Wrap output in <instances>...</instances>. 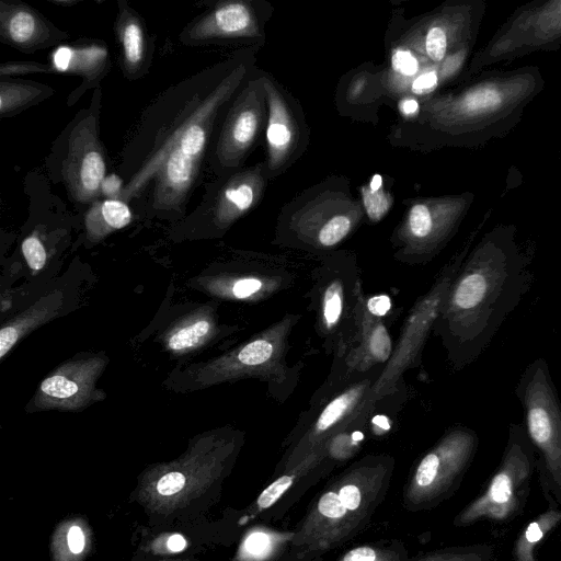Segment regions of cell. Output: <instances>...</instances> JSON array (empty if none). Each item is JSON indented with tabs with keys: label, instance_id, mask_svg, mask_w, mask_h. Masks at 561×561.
Listing matches in <instances>:
<instances>
[{
	"label": "cell",
	"instance_id": "6da1fadb",
	"mask_svg": "<svg viewBox=\"0 0 561 561\" xmlns=\"http://www.w3.org/2000/svg\"><path fill=\"white\" fill-rule=\"evenodd\" d=\"M248 75L244 57L205 68L169 88L144 113L122 154L121 201L128 203L152 182L164 158L179 150L203 164L216 124Z\"/></svg>",
	"mask_w": 561,
	"mask_h": 561
},
{
	"label": "cell",
	"instance_id": "7a4b0ae2",
	"mask_svg": "<svg viewBox=\"0 0 561 561\" xmlns=\"http://www.w3.org/2000/svg\"><path fill=\"white\" fill-rule=\"evenodd\" d=\"M533 279L528 262L508 242L488 238L468 253L433 328L454 370L480 357Z\"/></svg>",
	"mask_w": 561,
	"mask_h": 561
},
{
	"label": "cell",
	"instance_id": "3957f363",
	"mask_svg": "<svg viewBox=\"0 0 561 561\" xmlns=\"http://www.w3.org/2000/svg\"><path fill=\"white\" fill-rule=\"evenodd\" d=\"M524 427L536 451V472L548 507H561V401L547 362L539 357L522 374L515 389Z\"/></svg>",
	"mask_w": 561,
	"mask_h": 561
},
{
	"label": "cell",
	"instance_id": "277c9868",
	"mask_svg": "<svg viewBox=\"0 0 561 561\" xmlns=\"http://www.w3.org/2000/svg\"><path fill=\"white\" fill-rule=\"evenodd\" d=\"M301 314L286 313L276 322L228 352L197 365L190 375L196 388L227 381L256 378L277 389L294 385V369L288 367L289 336Z\"/></svg>",
	"mask_w": 561,
	"mask_h": 561
},
{
	"label": "cell",
	"instance_id": "5b68a950",
	"mask_svg": "<svg viewBox=\"0 0 561 561\" xmlns=\"http://www.w3.org/2000/svg\"><path fill=\"white\" fill-rule=\"evenodd\" d=\"M306 297L314 316V329L327 355L333 360L346 350L356 328L364 289L353 257L330 253L310 273Z\"/></svg>",
	"mask_w": 561,
	"mask_h": 561
},
{
	"label": "cell",
	"instance_id": "8992f818",
	"mask_svg": "<svg viewBox=\"0 0 561 561\" xmlns=\"http://www.w3.org/2000/svg\"><path fill=\"white\" fill-rule=\"evenodd\" d=\"M536 472V451L524 424L512 423L501 461L484 489L461 515L462 523L486 520L495 526L523 515Z\"/></svg>",
	"mask_w": 561,
	"mask_h": 561
},
{
	"label": "cell",
	"instance_id": "52a82bcc",
	"mask_svg": "<svg viewBox=\"0 0 561 561\" xmlns=\"http://www.w3.org/2000/svg\"><path fill=\"white\" fill-rule=\"evenodd\" d=\"M470 241L444 265L431 288L410 309L388 363L382 367L371 396L376 402L399 390L403 374L419 365L422 351L440 313L447 291L469 253Z\"/></svg>",
	"mask_w": 561,
	"mask_h": 561
},
{
	"label": "cell",
	"instance_id": "ba28073f",
	"mask_svg": "<svg viewBox=\"0 0 561 561\" xmlns=\"http://www.w3.org/2000/svg\"><path fill=\"white\" fill-rule=\"evenodd\" d=\"M534 91L526 76L481 81L457 95L428 103L432 123L444 129H465L491 123L517 107Z\"/></svg>",
	"mask_w": 561,
	"mask_h": 561
},
{
	"label": "cell",
	"instance_id": "9c48e42d",
	"mask_svg": "<svg viewBox=\"0 0 561 561\" xmlns=\"http://www.w3.org/2000/svg\"><path fill=\"white\" fill-rule=\"evenodd\" d=\"M100 104L101 90L98 87L91 106L78 113L73 121L61 162V178L67 191L82 204L98 199L106 176L105 150L99 133Z\"/></svg>",
	"mask_w": 561,
	"mask_h": 561
},
{
	"label": "cell",
	"instance_id": "30bf717a",
	"mask_svg": "<svg viewBox=\"0 0 561 561\" xmlns=\"http://www.w3.org/2000/svg\"><path fill=\"white\" fill-rule=\"evenodd\" d=\"M393 343L381 311L363 296L353 336L342 354L333 360L331 374L311 400H324L351 380L381 370L393 351Z\"/></svg>",
	"mask_w": 561,
	"mask_h": 561
},
{
	"label": "cell",
	"instance_id": "8fae6325",
	"mask_svg": "<svg viewBox=\"0 0 561 561\" xmlns=\"http://www.w3.org/2000/svg\"><path fill=\"white\" fill-rule=\"evenodd\" d=\"M463 205L465 202L458 198L413 204L394 233V257L411 265L431 261L451 237Z\"/></svg>",
	"mask_w": 561,
	"mask_h": 561
},
{
	"label": "cell",
	"instance_id": "7c38bea8",
	"mask_svg": "<svg viewBox=\"0 0 561 561\" xmlns=\"http://www.w3.org/2000/svg\"><path fill=\"white\" fill-rule=\"evenodd\" d=\"M265 101L262 77L249 80L237 93L213 147L210 164L216 174L239 168L261 131Z\"/></svg>",
	"mask_w": 561,
	"mask_h": 561
},
{
	"label": "cell",
	"instance_id": "4fadbf2b",
	"mask_svg": "<svg viewBox=\"0 0 561 561\" xmlns=\"http://www.w3.org/2000/svg\"><path fill=\"white\" fill-rule=\"evenodd\" d=\"M107 365L104 354L76 356L50 371L39 383L28 408L34 411H80L105 393L96 381Z\"/></svg>",
	"mask_w": 561,
	"mask_h": 561
},
{
	"label": "cell",
	"instance_id": "5bb4252c",
	"mask_svg": "<svg viewBox=\"0 0 561 561\" xmlns=\"http://www.w3.org/2000/svg\"><path fill=\"white\" fill-rule=\"evenodd\" d=\"M298 272L285 261L260 259L240 270L219 272L204 280L209 295L230 301L262 302L293 288Z\"/></svg>",
	"mask_w": 561,
	"mask_h": 561
},
{
	"label": "cell",
	"instance_id": "9a60e30c",
	"mask_svg": "<svg viewBox=\"0 0 561 561\" xmlns=\"http://www.w3.org/2000/svg\"><path fill=\"white\" fill-rule=\"evenodd\" d=\"M561 37V0L519 11L486 46L479 65L543 47Z\"/></svg>",
	"mask_w": 561,
	"mask_h": 561
},
{
	"label": "cell",
	"instance_id": "2e32d148",
	"mask_svg": "<svg viewBox=\"0 0 561 561\" xmlns=\"http://www.w3.org/2000/svg\"><path fill=\"white\" fill-rule=\"evenodd\" d=\"M380 374L375 370L355 378L317 404L310 405L301 415L300 444L313 445L343 428L366 407L378 403L373 399V386Z\"/></svg>",
	"mask_w": 561,
	"mask_h": 561
},
{
	"label": "cell",
	"instance_id": "e0dca14e",
	"mask_svg": "<svg viewBox=\"0 0 561 561\" xmlns=\"http://www.w3.org/2000/svg\"><path fill=\"white\" fill-rule=\"evenodd\" d=\"M260 35L253 7L247 1L217 2L190 22L179 39L187 46L220 45Z\"/></svg>",
	"mask_w": 561,
	"mask_h": 561
},
{
	"label": "cell",
	"instance_id": "ac0fdd59",
	"mask_svg": "<svg viewBox=\"0 0 561 561\" xmlns=\"http://www.w3.org/2000/svg\"><path fill=\"white\" fill-rule=\"evenodd\" d=\"M69 37L34 8L14 1L0 2V39L25 54L60 44Z\"/></svg>",
	"mask_w": 561,
	"mask_h": 561
},
{
	"label": "cell",
	"instance_id": "d6986e66",
	"mask_svg": "<svg viewBox=\"0 0 561 561\" xmlns=\"http://www.w3.org/2000/svg\"><path fill=\"white\" fill-rule=\"evenodd\" d=\"M110 68L111 59L105 43L82 38L58 45L49 55L46 73L76 75L82 79L78 89L69 94L67 103L72 105L87 90L98 88Z\"/></svg>",
	"mask_w": 561,
	"mask_h": 561
},
{
	"label": "cell",
	"instance_id": "ffe728a7",
	"mask_svg": "<svg viewBox=\"0 0 561 561\" xmlns=\"http://www.w3.org/2000/svg\"><path fill=\"white\" fill-rule=\"evenodd\" d=\"M264 186L262 169L233 174L218 191L211 204V222L220 230L228 229L259 202Z\"/></svg>",
	"mask_w": 561,
	"mask_h": 561
},
{
	"label": "cell",
	"instance_id": "44dd1931",
	"mask_svg": "<svg viewBox=\"0 0 561 561\" xmlns=\"http://www.w3.org/2000/svg\"><path fill=\"white\" fill-rule=\"evenodd\" d=\"M114 30L119 45V64L128 80L144 77L151 62L152 43L142 19L126 1H118Z\"/></svg>",
	"mask_w": 561,
	"mask_h": 561
},
{
	"label": "cell",
	"instance_id": "7402d4cb",
	"mask_svg": "<svg viewBox=\"0 0 561 561\" xmlns=\"http://www.w3.org/2000/svg\"><path fill=\"white\" fill-rule=\"evenodd\" d=\"M268 107L266 144L268 167L278 169L290 152L297 140V127L280 92L267 77H262Z\"/></svg>",
	"mask_w": 561,
	"mask_h": 561
},
{
	"label": "cell",
	"instance_id": "603a6c76",
	"mask_svg": "<svg viewBox=\"0 0 561 561\" xmlns=\"http://www.w3.org/2000/svg\"><path fill=\"white\" fill-rule=\"evenodd\" d=\"M219 332L215 311L204 306L173 323L161 341L168 352L181 356L209 344Z\"/></svg>",
	"mask_w": 561,
	"mask_h": 561
},
{
	"label": "cell",
	"instance_id": "cb8c5ba5",
	"mask_svg": "<svg viewBox=\"0 0 561 561\" xmlns=\"http://www.w3.org/2000/svg\"><path fill=\"white\" fill-rule=\"evenodd\" d=\"M62 305L64 295L56 289L3 323L0 331V358L3 359L15 344L31 331L57 317Z\"/></svg>",
	"mask_w": 561,
	"mask_h": 561
},
{
	"label": "cell",
	"instance_id": "d4e9b609",
	"mask_svg": "<svg viewBox=\"0 0 561 561\" xmlns=\"http://www.w3.org/2000/svg\"><path fill=\"white\" fill-rule=\"evenodd\" d=\"M133 219L127 203L104 198L94 201L85 214V230L90 241L99 242L115 230L126 227Z\"/></svg>",
	"mask_w": 561,
	"mask_h": 561
},
{
	"label": "cell",
	"instance_id": "484cf974",
	"mask_svg": "<svg viewBox=\"0 0 561 561\" xmlns=\"http://www.w3.org/2000/svg\"><path fill=\"white\" fill-rule=\"evenodd\" d=\"M54 94V89L35 81H0V115L13 116Z\"/></svg>",
	"mask_w": 561,
	"mask_h": 561
},
{
	"label": "cell",
	"instance_id": "4316f807",
	"mask_svg": "<svg viewBox=\"0 0 561 561\" xmlns=\"http://www.w3.org/2000/svg\"><path fill=\"white\" fill-rule=\"evenodd\" d=\"M558 526H561V507L548 510L538 515L514 542L512 561H537L535 547Z\"/></svg>",
	"mask_w": 561,
	"mask_h": 561
},
{
	"label": "cell",
	"instance_id": "83f0119b",
	"mask_svg": "<svg viewBox=\"0 0 561 561\" xmlns=\"http://www.w3.org/2000/svg\"><path fill=\"white\" fill-rule=\"evenodd\" d=\"M449 32L446 22L437 21L427 27L424 35V50L426 56L435 64L442 62L447 55Z\"/></svg>",
	"mask_w": 561,
	"mask_h": 561
},
{
	"label": "cell",
	"instance_id": "f1b7e54d",
	"mask_svg": "<svg viewBox=\"0 0 561 561\" xmlns=\"http://www.w3.org/2000/svg\"><path fill=\"white\" fill-rule=\"evenodd\" d=\"M364 209L370 221L381 220L392 205V197L382 187L374 188L369 184L360 190Z\"/></svg>",
	"mask_w": 561,
	"mask_h": 561
},
{
	"label": "cell",
	"instance_id": "f546056e",
	"mask_svg": "<svg viewBox=\"0 0 561 561\" xmlns=\"http://www.w3.org/2000/svg\"><path fill=\"white\" fill-rule=\"evenodd\" d=\"M22 254L33 272L42 270L47 260L45 247L37 234L26 237L21 245Z\"/></svg>",
	"mask_w": 561,
	"mask_h": 561
},
{
	"label": "cell",
	"instance_id": "4dcf8cb0",
	"mask_svg": "<svg viewBox=\"0 0 561 561\" xmlns=\"http://www.w3.org/2000/svg\"><path fill=\"white\" fill-rule=\"evenodd\" d=\"M391 68L398 75L412 77L417 73L420 65L417 58L412 51L398 48L392 53Z\"/></svg>",
	"mask_w": 561,
	"mask_h": 561
},
{
	"label": "cell",
	"instance_id": "1f68e13d",
	"mask_svg": "<svg viewBox=\"0 0 561 561\" xmlns=\"http://www.w3.org/2000/svg\"><path fill=\"white\" fill-rule=\"evenodd\" d=\"M293 477L282 476L270 484L259 496L257 505L260 508H267L273 505L282 494L291 485Z\"/></svg>",
	"mask_w": 561,
	"mask_h": 561
},
{
	"label": "cell",
	"instance_id": "d6a6232c",
	"mask_svg": "<svg viewBox=\"0 0 561 561\" xmlns=\"http://www.w3.org/2000/svg\"><path fill=\"white\" fill-rule=\"evenodd\" d=\"M185 476L181 471H169L157 482V491L164 496L174 495L185 485Z\"/></svg>",
	"mask_w": 561,
	"mask_h": 561
},
{
	"label": "cell",
	"instance_id": "836d02e7",
	"mask_svg": "<svg viewBox=\"0 0 561 561\" xmlns=\"http://www.w3.org/2000/svg\"><path fill=\"white\" fill-rule=\"evenodd\" d=\"M318 508L323 516L329 518H340L346 513L345 506L335 492L323 494L319 500Z\"/></svg>",
	"mask_w": 561,
	"mask_h": 561
},
{
	"label": "cell",
	"instance_id": "e575fe53",
	"mask_svg": "<svg viewBox=\"0 0 561 561\" xmlns=\"http://www.w3.org/2000/svg\"><path fill=\"white\" fill-rule=\"evenodd\" d=\"M439 82V75L435 70H427L420 73L411 84L414 94H428L436 89Z\"/></svg>",
	"mask_w": 561,
	"mask_h": 561
},
{
	"label": "cell",
	"instance_id": "d590c367",
	"mask_svg": "<svg viewBox=\"0 0 561 561\" xmlns=\"http://www.w3.org/2000/svg\"><path fill=\"white\" fill-rule=\"evenodd\" d=\"M125 188V181L121 175L112 173L106 175L101 185V195L110 199H119Z\"/></svg>",
	"mask_w": 561,
	"mask_h": 561
},
{
	"label": "cell",
	"instance_id": "8d00e7d4",
	"mask_svg": "<svg viewBox=\"0 0 561 561\" xmlns=\"http://www.w3.org/2000/svg\"><path fill=\"white\" fill-rule=\"evenodd\" d=\"M466 56V49L458 50L453 55L446 57L442 61L439 69V79H448L453 76L461 66Z\"/></svg>",
	"mask_w": 561,
	"mask_h": 561
},
{
	"label": "cell",
	"instance_id": "74e56055",
	"mask_svg": "<svg viewBox=\"0 0 561 561\" xmlns=\"http://www.w3.org/2000/svg\"><path fill=\"white\" fill-rule=\"evenodd\" d=\"M339 497L346 510L354 511L360 504V492L356 485H344L340 492Z\"/></svg>",
	"mask_w": 561,
	"mask_h": 561
},
{
	"label": "cell",
	"instance_id": "f35d334b",
	"mask_svg": "<svg viewBox=\"0 0 561 561\" xmlns=\"http://www.w3.org/2000/svg\"><path fill=\"white\" fill-rule=\"evenodd\" d=\"M268 537L262 533L252 534L245 541L247 550L253 556L264 554L268 549Z\"/></svg>",
	"mask_w": 561,
	"mask_h": 561
},
{
	"label": "cell",
	"instance_id": "ab89813d",
	"mask_svg": "<svg viewBox=\"0 0 561 561\" xmlns=\"http://www.w3.org/2000/svg\"><path fill=\"white\" fill-rule=\"evenodd\" d=\"M67 541L72 553H81L85 545V537L82 529L77 525L71 526L68 530Z\"/></svg>",
	"mask_w": 561,
	"mask_h": 561
},
{
	"label": "cell",
	"instance_id": "60d3db41",
	"mask_svg": "<svg viewBox=\"0 0 561 561\" xmlns=\"http://www.w3.org/2000/svg\"><path fill=\"white\" fill-rule=\"evenodd\" d=\"M375 551L368 547H360L350 551L344 561H374Z\"/></svg>",
	"mask_w": 561,
	"mask_h": 561
},
{
	"label": "cell",
	"instance_id": "b9f144b4",
	"mask_svg": "<svg viewBox=\"0 0 561 561\" xmlns=\"http://www.w3.org/2000/svg\"><path fill=\"white\" fill-rule=\"evenodd\" d=\"M420 105L413 98H404L399 103V111L405 117H412L419 113Z\"/></svg>",
	"mask_w": 561,
	"mask_h": 561
},
{
	"label": "cell",
	"instance_id": "7bdbcfd3",
	"mask_svg": "<svg viewBox=\"0 0 561 561\" xmlns=\"http://www.w3.org/2000/svg\"><path fill=\"white\" fill-rule=\"evenodd\" d=\"M367 79L362 76L353 80L350 85L348 95L351 99L358 98L366 87Z\"/></svg>",
	"mask_w": 561,
	"mask_h": 561
},
{
	"label": "cell",
	"instance_id": "ee69618b",
	"mask_svg": "<svg viewBox=\"0 0 561 561\" xmlns=\"http://www.w3.org/2000/svg\"><path fill=\"white\" fill-rule=\"evenodd\" d=\"M186 547V540L180 534H174L168 539V548L172 552H180Z\"/></svg>",
	"mask_w": 561,
	"mask_h": 561
},
{
	"label": "cell",
	"instance_id": "f6af8a7d",
	"mask_svg": "<svg viewBox=\"0 0 561 561\" xmlns=\"http://www.w3.org/2000/svg\"><path fill=\"white\" fill-rule=\"evenodd\" d=\"M53 2L56 4H60V5H71V4H75L77 1H56V0H54Z\"/></svg>",
	"mask_w": 561,
	"mask_h": 561
}]
</instances>
